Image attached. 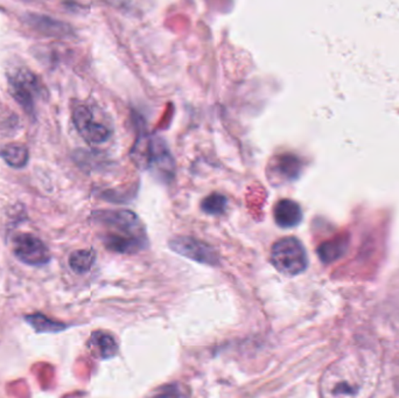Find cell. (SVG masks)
<instances>
[{"label": "cell", "instance_id": "6da1fadb", "mask_svg": "<svg viewBox=\"0 0 399 398\" xmlns=\"http://www.w3.org/2000/svg\"><path fill=\"white\" fill-rule=\"evenodd\" d=\"M96 221L106 228L103 243L106 249L118 253H135L147 244L145 228L137 215L130 211L95 213Z\"/></svg>", "mask_w": 399, "mask_h": 398}, {"label": "cell", "instance_id": "7a4b0ae2", "mask_svg": "<svg viewBox=\"0 0 399 398\" xmlns=\"http://www.w3.org/2000/svg\"><path fill=\"white\" fill-rule=\"evenodd\" d=\"M133 160L139 167L147 170L162 181L169 182L174 175V160L162 139L155 137L139 139L133 148Z\"/></svg>", "mask_w": 399, "mask_h": 398}, {"label": "cell", "instance_id": "3957f363", "mask_svg": "<svg viewBox=\"0 0 399 398\" xmlns=\"http://www.w3.org/2000/svg\"><path fill=\"white\" fill-rule=\"evenodd\" d=\"M271 262L279 272L293 277L306 270L308 257L300 241L296 237H286L274 244Z\"/></svg>", "mask_w": 399, "mask_h": 398}, {"label": "cell", "instance_id": "277c9868", "mask_svg": "<svg viewBox=\"0 0 399 398\" xmlns=\"http://www.w3.org/2000/svg\"><path fill=\"white\" fill-rule=\"evenodd\" d=\"M169 248L180 256L207 265H218V255L214 248L194 237L178 236L169 241Z\"/></svg>", "mask_w": 399, "mask_h": 398}, {"label": "cell", "instance_id": "5b68a950", "mask_svg": "<svg viewBox=\"0 0 399 398\" xmlns=\"http://www.w3.org/2000/svg\"><path fill=\"white\" fill-rule=\"evenodd\" d=\"M13 253L23 263L40 267L50 260V251L39 237L32 234H19L13 240Z\"/></svg>", "mask_w": 399, "mask_h": 398}, {"label": "cell", "instance_id": "8992f818", "mask_svg": "<svg viewBox=\"0 0 399 398\" xmlns=\"http://www.w3.org/2000/svg\"><path fill=\"white\" fill-rule=\"evenodd\" d=\"M74 124L77 131L90 144H103L111 137V130L102 123L96 122L93 112L84 106H77L73 112Z\"/></svg>", "mask_w": 399, "mask_h": 398}, {"label": "cell", "instance_id": "52a82bcc", "mask_svg": "<svg viewBox=\"0 0 399 398\" xmlns=\"http://www.w3.org/2000/svg\"><path fill=\"white\" fill-rule=\"evenodd\" d=\"M11 90L23 108L33 109L35 97L40 94V83L33 72L20 68L10 77Z\"/></svg>", "mask_w": 399, "mask_h": 398}, {"label": "cell", "instance_id": "ba28073f", "mask_svg": "<svg viewBox=\"0 0 399 398\" xmlns=\"http://www.w3.org/2000/svg\"><path fill=\"white\" fill-rule=\"evenodd\" d=\"M301 171V164L299 159L293 155H281L276 157L269 165L267 177L272 184H279V182L293 181L299 177Z\"/></svg>", "mask_w": 399, "mask_h": 398}, {"label": "cell", "instance_id": "9c48e42d", "mask_svg": "<svg viewBox=\"0 0 399 398\" xmlns=\"http://www.w3.org/2000/svg\"><path fill=\"white\" fill-rule=\"evenodd\" d=\"M274 217L278 227L283 229L297 227L303 220V211L299 204L290 199L281 200L274 209Z\"/></svg>", "mask_w": 399, "mask_h": 398}, {"label": "cell", "instance_id": "30bf717a", "mask_svg": "<svg viewBox=\"0 0 399 398\" xmlns=\"http://www.w3.org/2000/svg\"><path fill=\"white\" fill-rule=\"evenodd\" d=\"M88 346H89L91 353H94V355L97 356L99 359H111L118 352V346H117L116 340L108 333H93Z\"/></svg>", "mask_w": 399, "mask_h": 398}, {"label": "cell", "instance_id": "8fae6325", "mask_svg": "<svg viewBox=\"0 0 399 398\" xmlns=\"http://www.w3.org/2000/svg\"><path fill=\"white\" fill-rule=\"evenodd\" d=\"M0 157L10 165L11 167L21 168L28 162V150L26 146L20 144H10L0 150Z\"/></svg>", "mask_w": 399, "mask_h": 398}, {"label": "cell", "instance_id": "7c38bea8", "mask_svg": "<svg viewBox=\"0 0 399 398\" xmlns=\"http://www.w3.org/2000/svg\"><path fill=\"white\" fill-rule=\"evenodd\" d=\"M96 253L93 249L74 251L69 257V265L74 272L86 273L93 267Z\"/></svg>", "mask_w": 399, "mask_h": 398}, {"label": "cell", "instance_id": "4fadbf2b", "mask_svg": "<svg viewBox=\"0 0 399 398\" xmlns=\"http://www.w3.org/2000/svg\"><path fill=\"white\" fill-rule=\"evenodd\" d=\"M27 323L30 324L38 333H57L66 328V326L62 323H57L50 320V318L37 313L32 316H27L25 318Z\"/></svg>", "mask_w": 399, "mask_h": 398}, {"label": "cell", "instance_id": "5bb4252c", "mask_svg": "<svg viewBox=\"0 0 399 398\" xmlns=\"http://www.w3.org/2000/svg\"><path fill=\"white\" fill-rule=\"evenodd\" d=\"M228 207V199L225 195L214 194L209 195L205 200L202 201L201 209L206 214L221 215L227 211Z\"/></svg>", "mask_w": 399, "mask_h": 398}, {"label": "cell", "instance_id": "9a60e30c", "mask_svg": "<svg viewBox=\"0 0 399 398\" xmlns=\"http://www.w3.org/2000/svg\"><path fill=\"white\" fill-rule=\"evenodd\" d=\"M344 241L337 240L328 242L321 245L319 249V256L323 262H332L342 256L344 253Z\"/></svg>", "mask_w": 399, "mask_h": 398}]
</instances>
